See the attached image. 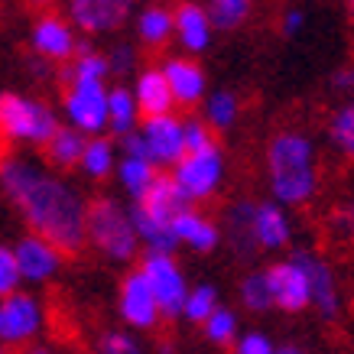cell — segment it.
Returning <instances> with one entry per match:
<instances>
[{"mask_svg":"<svg viewBox=\"0 0 354 354\" xmlns=\"http://www.w3.org/2000/svg\"><path fill=\"white\" fill-rule=\"evenodd\" d=\"M172 13H176V36H179L183 49H189V53H205V49L212 46V32H215L205 3H198V0H183Z\"/></svg>","mask_w":354,"mask_h":354,"instance_id":"cell-19","label":"cell"},{"mask_svg":"<svg viewBox=\"0 0 354 354\" xmlns=\"http://www.w3.org/2000/svg\"><path fill=\"white\" fill-rule=\"evenodd\" d=\"M254 208L257 202H234L225 212V241L237 257H254L260 247L254 237Z\"/></svg>","mask_w":354,"mask_h":354,"instance_id":"cell-21","label":"cell"},{"mask_svg":"<svg viewBox=\"0 0 354 354\" xmlns=\"http://www.w3.org/2000/svg\"><path fill=\"white\" fill-rule=\"evenodd\" d=\"M277 354H309L302 344H296V342H286V344H279L277 348Z\"/></svg>","mask_w":354,"mask_h":354,"instance_id":"cell-44","label":"cell"},{"mask_svg":"<svg viewBox=\"0 0 354 354\" xmlns=\"http://www.w3.org/2000/svg\"><path fill=\"white\" fill-rule=\"evenodd\" d=\"M234 354H277V348H273V342H270L267 335L247 332V335H241V338H237Z\"/></svg>","mask_w":354,"mask_h":354,"instance_id":"cell-39","label":"cell"},{"mask_svg":"<svg viewBox=\"0 0 354 354\" xmlns=\"http://www.w3.org/2000/svg\"><path fill=\"white\" fill-rule=\"evenodd\" d=\"M254 237H257V247H263V250H279V247L290 244L292 225L286 208L279 202H257V208H254Z\"/></svg>","mask_w":354,"mask_h":354,"instance_id":"cell-20","label":"cell"},{"mask_svg":"<svg viewBox=\"0 0 354 354\" xmlns=\"http://www.w3.org/2000/svg\"><path fill=\"white\" fill-rule=\"evenodd\" d=\"M140 270H143V277L150 283V290H153V296H156V302H160L162 315H166V319L183 315L185 299H189L192 290L185 286L183 270L172 260V254H147L143 263H140Z\"/></svg>","mask_w":354,"mask_h":354,"instance_id":"cell-7","label":"cell"},{"mask_svg":"<svg viewBox=\"0 0 354 354\" xmlns=\"http://www.w3.org/2000/svg\"><path fill=\"white\" fill-rule=\"evenodd\" d=\"M85 147H88V140L82 130L59 127L53 133V140L43 147V153H46V162H49L53 169H75V166H82Z\"/></svg>","mask_w":354,"mask_h":354,"instance_id":"cell-23","label":"cell"},{"mask_svg":"<svg viewBox=\"0 0 354 354\" xmlns=\"http://www.w3.org/2000/svg\"><path fill=\"white\" fill-rule=\"evenodd\" d=\"M218 309V292L215 286H195L192 292H189V299H185V309L183 315L189 319V322H208L212 315H215Z\"/></svg>","mask_w":354,"mask_h":354,"instance_id":"cell-33","label":"cell"},{"mask_svg":"<svg viewBox=\"0 0 354 354\" xmlns=\"http://www.w3.org/2000/svg\"><path fill=\"white\" fill-rule=\"evenodd\" d=\"M130 221H133V227H137L140 244H147V254H172V250L179 247V241H176V234H172V227L160 225L153 215H147L140 202L130 205Z\"/></svg>","mask_w":354,"mask_h":354,"instance_id":"cell-25","label":"cell"},{"mask_svg":"<svg viewBox=\"0 0 354 354\" xmlns=\"http://www.w3.org/2000/svg\"><path fill=\"white\" fill-rule=\"evenodd\" d=\"M88 244L114 263L137 257L140 237L130 221V208H120L111 195H97L88 202Z\"/></svg>","mask_w":354,"mask_h":354,"instance_id":"cell-3","label":"cell"},{"mask_svg":"<svg viewBox=\"0 0 354 354\" xmlns=\"http://www.w3.org/2000/svg\"><path fill=\"white\" fill-rule=\"evenodd\" d=\"M335 227H338V231H342L348 241H354V198L344 205L338 215H335Z\"/></svg>","mask_w":354,"mask_h":354,"instance_id":"cell-42","label":"cell"},{"mask_svg":"<svg viewBox=\"0 0 354 354\" xmlns=\"http://www.w3.org/2000/svg\"><path fill=\"white\" fill-rule=\"evenodd\" d=\"M0 192L20 212L30 234L46 237L65 257L88 244V202L75 185L26 156H0Z\"/></svg>","mask_w":354,"mask_h":354,"instance_id":"cell-1","label":"cell"},{"mask_svg":"<svg viewBox=\"0 0 354 354\" xmlns=\"http://www.w3.org/2000/svg\"><path fill=\"white\" fill-rule=\"evenodd\" d=\"M65 95L62 108L68 118V127L82 130L88 137H101L108 130V91L104 82L95 78H62Z\"/></svg>","mask_w":354,"mask_h":354,"instance_id":"cell-5","label":"cell"},{"mask_svg":"<svg viewBox=\"0 0 354 354\" xmlns=\"http://www.w3.org/2000/svg\"><path fill=\"white\" fill-rule=\"evenodd\" d=\"M68 23L85 36H104L120 30L133 13V0H68Z\"/></svg>","mask_w":354,"mask_h":354,"instance_id":"cell-10","label":"cell"},{"mask_svg":"<svg viewBox=\"0 0 354 354\" xmlns=\"http://www.w3.org/2000/svg\"><path fill=\"white\" fill-rule=\"evenodd\" d=\"M267 172L270 192L283 208L286 205H306L319 189V169H315V147L299 130H279L267 143Z\"/></svg>","mask_w":354,"mask_h":354,"instance_id":"cell-2","label":"cell"},{"mask_svg":"<svg viewBox=\"0 0 354 354\" xmlns=\"http://www.w3.org/2000/svg\"><path fill=\"white\" fill-rule=\"evenodd\" d=\"M120 150H124V156H137V160H150V156H147V143H143V137H140V130H133V133H127V137H120Z\"/></svg>","mask_w":354,"mask_h":354,"instance_id":"cell-41","label":"cell"},{"mask_svg":"<svg viewBox=\"0 0 354 354\" xmlns=\"http://www.w3.org/2000/svg\"><path fill=\"white\" fill-rule=\"evenodd\" d=\"M348 17H351V23H354V0H348Z\"/></svg>","mask_w":354,"mask_h":354,"instance_id":"cell-46","label":"cell"},{"mask_svg":"<svg viewBox=\"0 0 354 354\" xmlns=\"http://www.w3.org/2000/svg\"><path fill=\"white\" fill-rule=\"evenodd\" d=\"M108 62H111V72H114V75H130V72L137 68V49L130 43L114 46L108 55Z\"/></svg>","mask_w":354,"mask_h":354,"instance_id":"cell-38","label":"cell"},{"mask_svg":"<svg viewBox=\"0 0 354 354\" xmlns=\"http://www.w3.org/2000/svg\"><path fill=\"white\" fill-rule=\"evenodd\" d=\"M160 68H162V75H166V82H169V88H172L176 104L195 108V104L205 97V72L198 68V62L183 59V55H169Z\"/></svg>","mask_w":354,"mask_h":354,"instance_id":"cell-18","label":"cell"},{"mask_svg":"<svg viewBox=\"0 0 354 354\" xmlns=\"http://www.w3.org/2000/svg\"><path fill=\"white\" fill-rule=\"evenodd\" d=\"M43 3H55V0H43Z\"/></svg>","mask_w":354,"mask_h":354,"instance_id":"cell-48","label":"cell"},{"mask_svg":"<svg viewBox=\"0 0 354 354\" xmlns=\"http://www.w3.org/2000/svg\"><path fill=\"white\" fill-rule=\"evenodd\" d=\"M332 88L335 91H344V95H354V65H344V68L335 72Z\"/></svg>","mask_w":354,"mask_h":354,"instance_id":"cell-43","label":"cell"},{"mask_svg":"<svg viewBox=\"0 0 354 354\" xmlns=\"http://www.w3.org/2000/svg\"><path fill=\"white\" fill-rule=\"evenodd\" d=\"M75 32L78 30L65 20V17H59V13H43V17H36V23H32L30 46H32V53L39 55V59H46V62L68 65L78 55V49H82Z\"/></svg>","mask_w":354,"mask_h":354,"instance_id":"cell-9","label":"cell"},{"mask_svg":"<svg viewBox=\"0 0 354 354\" xmlns=\"http://www.w3.org/2000/svg\"><path fill=\"white\" fill-rule=\"evenodd\" d=\"M13 254H17V267H20L23 283H46V279H53L65 257L59 247L49 244L39 234H23L17 241V247H13Z\"/></svg>","mask_w":354,"mask_h":354,"instance_id":"cell-14","label":"cell"},{"mask_svg":"<svg viewBox=\"0 0 354 354\" xmlns=\"http://www.w3.org/2000/svg\"><path fill=\"white\" fill-rule=\"evenodd\" d=\"M140 137L147 143V156H150L153 166H179L185 156V127L176 114H166V118H150L143 120L140 127Z\"/></svg>","mask_w":354,"mask_h":354,"instance_id":"cell-11","label":"cell"},{"mask_svg":"<svg viewBox=\"0 0 354 354\" xmlns=\"http://www.w3.org/2000/svg\"><path fill=\"white\" fill-rule=\"evenodd\" d=\"M114 169V143L108 137H91L82 156V172L91 179H104Z\"/></svg>","mask_w":354,"mask_h":354,"instance_id":"cell-31","label":"cell"},{"mask_svg":"<svg viewBox=\"0 0 354 354\" xmlns=\"http://www.w3.org/2000/svg\"><path fill=\"white\" fill-rule=\"evenodd\" d=\"M302 26H306V10H299V7H290V10L283 13V20H279V32L283 36H299Z\"/></svg>","mask_w":354,"mask_h":354,"instance_id":"cell-40","label":"cell"},{"mask_svg":"<svg viewBox=\"0 0 354 354\" xmlns=\"http://www.w3.org/2000/svg\"><path fill=\"white\" fill-rule=\"evenodd\" d=\"M328 137H332L335 150L342 153V156L354 160V97L348 101V104H342V108L332 114V124H328Z\"/></svg>","mask_w":354,"mask_h":354,"instance_id":"cell-32","label":"cell"},{"mask_svg":"<svg viewBox=\"0 0 354 354\" xmlns=\"http://www.w3.org/2000/svg\"><path fill=\"white\" fill-rule=\"evenodd\" d=\"M43 302L32 292H13L0 299V344L3 348H23L43 332Z\"/></svg>","mask_w":354,"mask_h":354,"instance_id":"cell-6","label":"cell"},{"mask_svg":"<svg viewBox=\"0 0 354 354\" xmlns=\"http://www.w3.org/2000/svg\"><path fill=\"white\" fill-rule=\"evenodd\" d=\"M221 176H225V156H221L218 147L202 150V153H185L183 162L172 172V179L189 195V202L212 198L218 192V185H221Z\"/></svg>","mask_w":354,"mask_h":354,"instance_id":"cell-8","label":"cell"},{"mask_svg":"<svg viewBox=\"0 0 354 354\" xmlns=\"http://www.w3.org/2000/svg\"><path fill=\"white\" fill-rule=\"evenodd\" d=\"M237 114H241V101H237L234 91H215V95H208V101H205V120H208V127L215 130V133L234 127Z\"/></svg>","mask_w":354,"mask_h":354,"instance_id":"cell-30","label":"cell"},{"mask_svg":"<svg viewBox=\"0 0 354 354\" xmlns=\"http://www.w3.org/2000/svg\"><path fill=\"white\" fill-rule=\"evenodd\" d=\"M176 32V13L162 3H150L137 13V36L143 46L150 49H162L169 43V36Z\"/></svg>","mask_w":354,"mask_h":354,"instance_id":"cell-24","label":"cell"},{"mask_svg":"<svg viewBox=\"0 0 354 354\" xmlns=\"http://www.w3.org/2000/svg\"><path fill=\"white\" fill-rule=\"evenodd\" d=\"M140 205H143V212L147 215H153L160 225H169L183 215V212H189L192 208V202H189V195L179 189V183L172 179L169 172H160L156 179H153L150 192L140 198Z\"/></svg>","mask_w":354,"mask_h":354,"instance_id":"cell-16","label":"cell"},{"mask_svg":"<svg viewBox=\"0 0 354 354\" xmlns=\"http://www.w3.org/2000/svg\"><path fill=\"white\" fill-rule=\"evenodd\" d=\"M20 267H17V254H13V247L0 244V299H7L13 292H20Z\"/></svg>","mask_w":354,"mask_h":354,"instance_id":"cell-36","label":"cell"},{"mask_svg":"<svg viewBox=\"0 0 354 354\" xmlns=\"http://www.w3.org/2000/svg\"><path fill=\"white\" fill-rule=\"evenodd\" d=\"M270 273V290H273V302L283 312H302L312 306V290H309V277L299 267V260H283L273 263L267 270Z\"/></svg>","mask_w":354,"mask_h":354,"instance_id":"cell-15","label":"cell"},{"mask_svg":"<svg viewBox=\"0 0 354 354\" xmlns=\"http://www.w3.org/2000/svg\"><path fill=\"white\" fill-rule=\"evenodd\" d=\"M118 176H120V185L127 189V195H133V202H140L143 195L150 192L153 179H156L160 172H156V166H153L150 160H137V156H124V160H120V169H118Z\"/></svg>","mask_w":354,"mask_h":354,"instance_id":"cell-27","label":"cell"},{"mask_svg":"<svg viewBox=\"0 0 354 354\" xmlns=\"http://www.w3.org/2000/svg\"><path fill=\"white\" fill-rule=\"evenodd\" d=\"M133 97H137V108L140 118H166L176 108V97H172V88L162 75V68L156 65H147L143 72L133 82Z\"/></svg>","mask_w":354,"mask_h":354,"instance_id":"cell-17","label":"cell"},{"mask_svg":"<svg viewBox=\"0 0 354 354\" xmlns=\"http://www.w3.org/2000/svg\"><path fill=\"white\" fill-rule=\"evenodd\" d=\"M0 354H10V348H3V344H0Z\"/></svg>","mask_w":354,"mask_h":354,"instance_id":"cell-47","label":"cell"},{"mask_svg":"<svg viewBox=\"0 0 354 354\" xmlns=\"http://www.w3.org/2000/svg\"><path fill=\"white\" fill-rule=\"evenodd\" d=\"M59 127L62 124L49 104L17 91H0V137L7 143L46 147Z\"/></svg>","mask_w":354,"mask_h":354,"instance_id":"cell-4","label":"cell"},{"mask_svg":"<svg viewBox=\"0 0 354 354\" xmlns=\"http://www.w3.org/2000/svg\"><path fill=\"white\" fill-rule=\"evenodd\" d=\"M97 354H143V348L130 332H104L97 338Z\"/></svg>","mask_w":354,"mask_h":354,"instance_id":"cell-37","label":"cell"},{"mask_svg":"<svg viewBox=\"0 0 354 354\" xmlns=\"http://www.w3.org/2000/svg\"><path fill=\"white\" fill-rule=\"evenodd\" d=\"M205 10L212 17L215 30H237L247 23V17L254 10V0H208Z\"/></svg>","mask_w":354,"mask_h":354,"instance_id":"cell-29","label":"cell"},{"mask_svg":"<svg viewBox=\"0 0 354 354\" xmlns=\"http://www.w3.org/2000/svg\"><path fill=\"white\" fill-rule=\"evenodd\" d=\"M241 302L250 312H270L277 309L273 302V290H270V273L267 270H254L241 279Z\"/></svg>","mask_w":354,"mask_h":354,"instance_id":"cell-28","label":"cell"},{"mask_svg":"<svg viewBox=\"0 0 354 354\" xmlns=\"http://www.w3.org/2000/svg\"><path fill=\"white\" fill-rule=\"evenodd\" d=\"M26 354H53V351H46V348H30Z\"/></svg>","mask_w":354,"mask_h":354,"instance_id":"cell-45","label":"cell"},{"mask_svg":"<svg viewBox=\"0 0 354 354\" xmlns=\"http://www.w3.org/2000/svg\"><path fill=\"white\" fill-rule=\"evenodd\" d=\"M299 267L309 277V290H312V309L322 315L325 322H335L338 312H342V292H338V279H335L328 260H322L312 250H296Z\"/></svg>","mask_w":354,"mask_h":354,"instance_id":"cell-12","label":"cell"},{"mask_svg":"<svg viewBox=\"0 0 354 354\" xmlns=\"http://www.w3.org/2000/svg\"><path fill=\"white\" fill-rule=\"evenodd\" d=\"M183 127H185V153H202V150L218 147V137H215V130L208 127V120L185 118Z\"/></svg>","mask_w":354,"mask_h":354,"instance_id":"cell-35","label":"cell"},{"mask_svg":"<svg viewBox=\"0 0 354 354\" xmlns=\"http://www.w3.org/2000/svg\"><path fill=\"white\" fill-rule=\"evenodd\" d=\"M118 299H120V319L127 325H133V328H156V322L162 319L160 302L153 296L143 270H130L124 277Z\"/></svg>","mask_w":354,"mask_h":354,"instance_id":"cell-13","label":"cell"},{"mask_svg":"<svg viewBox=\"0 0 354 354\" xmlns=\"http://www.w3.org/2000/svg\"><path fill=\"white\" fill-rule=\"evenodd\" d=\"M140 120V108H137V97H133V88H111L108 91V130L114 137H127L137 130Z\"/></svg>","mask_w":354,"mask_h":354,"instance_id":"cell-26","label":"cell"},{"mask_svg":"<svg viewBox=\"0 0 354 354\" xmlns=\"http://www.w3.org/2000/svg\"><path fill=\"white\" fill-rule=\"evenodd\" d=\"M205 335H208V342H215V344H231L237 338V315L231 309H225V306H218L215 315L205 322Z\"/></svg>","mask_w":354,"mask_h":354,"instance_id":"cell-34","label":"cell"},{"mask_svg":"<svg viewBox=\"0 0 354 354\" xmlns=\"http://www.w3.org/2000/svg\"><path fill=\"white\" fill-rule=\"evenodd\" d=\"M172 234H176L179 244L192 247V250H198V254L215 250L218 241H221V231H218L215 221H212L208 215H202V212H195V208L183 212V215L172 221Z\"/></svg>","mask_w":354,"mask_h":354,"instance_id":"cell-22","label":"cell"}]
</instances>
